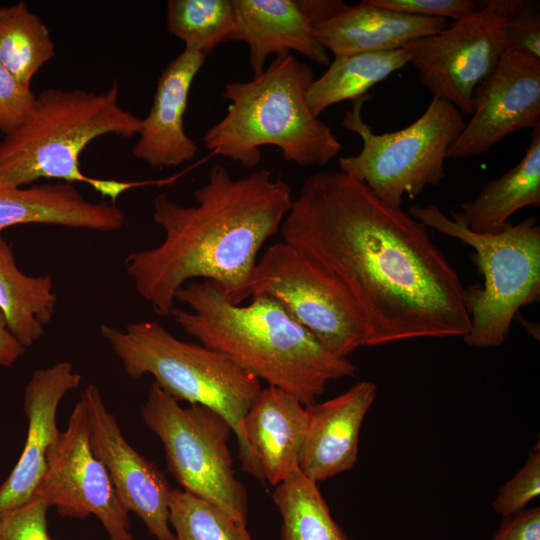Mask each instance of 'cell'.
I'll use <instances>...</instances> for the list:
<instances>
[{"mask_svg":"<svg viewBox=\"0 0 540 540\" xmlns=\"http://www.w3.org/2000/svg\"><path fill=\"white\" fill-rule=\"evenodd\" d=\"M491 540H540V509H523L503 517Z\"/></svg>","mask_w":540,"mask_h":540,"instance_id":"836d02e7","label":"cell"},{"mask_svg":"<svg viewBox=\"0 0 540 540\" xmlns=\"http://www.w3.org/2000/svg\"><path fill=\"white\" fill-rule=\"evenodd\" d=\"M506 49L540 60L539 2L528 1L505 27Z\"/></svg>","mask_w":540,"mask_h":540,"instance_id":"d6a6232c","label":"cell"},{"mask_svg":"<svg viewBox=\"0 0 540 540\" xmlns=\"http://www.w3.org/2000/svg\"><path fill=\"white\" fill-rule=\"evenodd\" d=\"M314 79L313 69L291 53L276 56L250 81L226 83L221 95L230 102L227 113L205 133L204 145L245 168L260 163L267 145L298 166H325L343 145L310 110L307 92Z\"/></svg>","mask_w":540,"mask_h":540,"instance_id":"277c9868","label":"cell"},{"mask_svg":"<svg viewBox=\"0 0 540 540\" xmlns=\"http://www.w3.org/2000/svg\"><path fill=\"white\" fill-rule=\"evenodd\" d=\"M376 7L412 16L452 19L463 18L480 6L474 0H368Z\"/></svg>","mask_w":540,"mask_h":540,"instance_id":"1f68e13d","label":"cell"},{"mask_svg":"<svg viewBox=\"0 0 540 540\" xmlns=\"http://www.w3.org/2000/svg\"><path fill=\"white\" fill-rule=\"evenodd\" d=\"M140 118L119 103V86L100 93L83 89H45L26 121L0 141V187H22L33 181L57 179L91 186L111 202L145 184L98 179L80 169V155L99 136L138 135Z\"/></svg>","mask_w":540,"mask_h":540,"instance_id":"5b68a950","label":"cell"},{"mask_svg":"<svg viewBox=\"0 0 540 540\" xmlns=\"http://www.w3.org/2000/svg\"><path fill=\"white\" fill-rule=\"evenodd\" d=\"M376 395L374 382L361 381L334 398L306 406L308 425L298 463L305 477L318 484L354 467L361 427Z\"/></svg>","mask_w":540,"mask_h":540,"instance_id":"2e32d148","label":"cell"},{"mask_svg":"<svg viewBox=\"0 0 540 540\" xmlns=\"http://www.w3.org/2000/svg\"><path fill=\"white\" fill-rule=\"evenodd\" d=\"M166 25L185 48L206 55L222 43L237 41L234 0H169Z\"/></svg>","mask_w":540,"mask_h":540,"instance_id":"4316f807","label":"cell"},{"mask_svg":"<svg viewBox=\"0 0 540 540\" xmlns=\"http://www.w3.org/2000/svg\"><path fill=\"white\" fill-rule=\"evenodd\" d=\"M447 26L443 18L398 13L376 7L368 0L355 5L339 0L331 14L314 25V30L318 41L338 58L403 48Z\"/></svg>","mask_w":540,"mask_h":540,"instance_id":"ac0fdd59","label":"cell"},{"mask_svg":"<svg viewBox=\"0 0 540 540\" xmlns=\"http://www.w3.org/2000/svg\"><path fill=\"white\" fill-rule=\"evenodd\" d=\"M194 199L196 205L183 206L158 194L153 219L164 239L125 260L137 293L163 317L174 309L177 291L196 279L211 281L232 304L250 298L259 251L280 231L293 202L281 175L262 169L234 178L222 165L211 167Z\"/></svg>","mask_w":540,"mask_h":540,"instance_id":"7a4b0ae2","label":"cell"},{"mask_svg":"<svg viewBox=\"0 0 540 540\" xmlns=\"http://www.w3.org/2000/svg\"><path fill=\"white\" fill-rule=\"evenodd\" d=\"M124 223L125 213L114 202H91L71 183L0 187V234L21 224L114 232Z\"/></svg>","mask_w":540,"mask_h":540,"instance_id":"44dd1931","label":"cell"},{"mask_svg":"<svg viewBox=\"0 0 540 540\" xmlns=\"http://www.w3.org/2000/svg\"><path fill=\"white\" fill-rule=\"evenodd\" d=\"M37 96L0 63V131L9 135L32 113Z\"/></svg>","mask_w":540,"mask_h":540,"instance_id":"4dcf8cb0","label":"cell"},{"mask_svg":"<svg viewBox=\"0 0 540 540\" xmlns=\"http://www.w3.org/2000/svg\"><path fill=\"white\" fill-rule=\"evenodd\" d=\"M49 508L44 500L33 497L19 507L0 512V540H51Z\"/></svg>","mask_w":540,"mask_h":540,"instance_id":"f546056e","label":"cell"},{"mask_svg":"<svg viewBox=\"0 0 540 540\" xmlns=\"http://www.w3.org/2000/svg\"><path fill=\"white\" fill-rule=\"evenodd\" d=\"M55 56V45L42 19L29 6L18 3L0 7V63L22 84Z\"/></svg>","mask_w":540,"mask_h":540,"instance_id":"484cf974","label":"cell"},{"mask_svg":"<svg viewBox=\"0 0 540 540\" xmlns=\"http://www.w3.org/2000/svg\"><path fill=\"white\" fill-rule=\"evenodd\" d=\"M80 399L87 411L91 449L107 469L122 505L156 540H176L169 524L172 487L165 474L127 442L95 384H88Z\"/></svg>","mask_w":540,"mask_h":540,"instance_id":"5bb4252c","label":"cell"},{"mask_svg":"<svg viewBox=\"0 0 540 540\" xmlns=\"http://www.w3.org/2000/svg\"><path fill=\"white\" fill-rule=\"evenodd\" d=\"M101 334L129 377L151 375L176 401L223 416L236 437L242 470L265 483L244 433L245 415L262 389L260 380L224 354L180 340L155 321L130 323L124 330L102 325Z\"/></svg>","mask_w":540,"mask_h":540,"instance_id":"8992f818","label":"cell"},{"mask_svg":"<svg viewBox=\"0 0 540 540\" xmlns=\"http://www.w3.org/2000/svg\"><path fill=\"white\" fill-rule=\"evenodd\" d=\"M169 524L176 540H252L247 526L179 488L170 492Z\"/></svg>","mask_w":540,"mask_h":540,"instance_id":"83f0119b","label":"cell"},{"mask_svg":"<svg viewBox=\"0 0 540 540\" xmlns=\"http://www.w3.org/2000/svg\"><path fill=\"white\" fill-rule=\"evenodd\" d=\"M56 303L52 277L24 274L16 265L11 246L0 234V311L24 348L44 334Z\"/></svg>","mask_w":540,"mask_h":540,"instance_id":"603a6c76","label":"cell"},{"mask_svg":"<svg viewBox=\"0 0 540 540\" xmlns=\"http://www.w3.org/2000/svg\"><path fill=\"white\" fill-rule=\"evenodd\" d=\"M539 495L540 448L537 444L522 468L498 490L492 507L497 514L507 517L523 510Z\"/></svg>","mask_w":540,"mask_h":540,"instance_id":"f1b7e54d","label":"cell"},{"mask_svg":"<svg viewBox=\"0 0 540 540\" xmlns=\"http://www.w3.org/2000/svg\"><path fill=\"white\" fill-rule=\"evenodd\" d=\"M308 425L306 406L273 386L262 388L244 418L246 441L265 482L273 486L298 469Z\"/></svg>","mask_w":540,"mask_h":540,"instance_id":"ffe728a7","label":"cell"},{"mask_svg":"<svg viewBox=\"0 0 540 540\" xmlns=\"http://www.w3.org/2000/svg\"><path fill=\"white\" fill-rule=\"evenodd\" d=\"M427 228L458 239L474 250L473 262L484 278L482 285L464 290L470 329L463 336L474 348L503 344L519 309L539 301L540 226L535 216L497 233L470 230L458 212L448 217L438 205L411 207L408 212Z\"/></svg>","mask_w":540,"mask_h":540,"instance_id":"52a82bcc","label":"cell"},{"mask_svg":"<svg viewBox=\"0 0 540 540\" xmlns=\"http://www.w3.org/2000/svg\"><path fill=\"white\" fill-rule=\"evenodd\" d=\"M280 231L353 305L365 346L468 333L465 288L427 227L342 171L308 176Z\"/></svg>","mask_w":540,"mask_h":540,"instance_id":"6da1fadb","label":"cell"},{"mask_svg":"<svg viewBox=\"0 0 540 540\" xmlns=\"http://www.w3.org/2000/svg\"><path fill=\"white\" fill-rule=\"evenodd\" d=\"M145 425L161 441L169 472L182 490L247 526L249 500L236 477L229 439L233 429L216 411L198 404L182 407L155 382L141 407Z\"/></svg>","mask_w":540,"mask_h":540,"instance_id":"9c48e42d","label":"cell"},{"mask_svg":"<svg viewBox=\"0 0 540 540\" xmlns=\"http://www.w3.org/2000/svg\"><path fill=\"white\" fill-rule=\"evenodd\" d=\"M367 94L352 103L341 125L358 135L362 149L338 159L340 171L364 183L385 203L401 207L404 195L419 196L445 177L447 152L465 121L452 104L432 98L425 112L407 127L375 133L362 117Z\"/></svg>","mask_w":540,"mask_h":540,"instance_id":"ba28073f","label":"cell"},{"mask_svg":"<svg viewBox=\"0 0 540 540\" xmlns=\"http://www.w3.org/2000/svg\"><path fill=\"white\" fill-rule=\"evenodd\" d=\"M80 383L81 375L67 361L32 373L24 392L27 436L18 461L0 485V512L33 498L46 470L48 452L61 432L56 421L59 404Z\"/></svg>","mask_w":540,"mask_h":540,"instance_id":"9a60e30c","label":"cell"},{"mask_svg":"<svg viewBox=\"0 0 540 540\" xmlns=\"http://www.w3.org/2000/svg\"><path fill=\"white\" fill-rule=\"evenodd\" d=\"M24 350L25 348L10 332L5 317L0 311V366L12 367Z\"/></svg>","mask_w":540,"mask_h":540,"instance_id":"e575fe53","label":"cell"},{"mask_svg":"<svg viewBox=\"0 0 540 540\" xmlns=\"http://www.w3.org/2000/svg\"><path fill=\"white\" fill-rule=\"evenodd\" d=\"M405 48L357 53L334 58L326 71L311 83L307 101L316 117L337 103L367 95L378 83L409 64Z\"/></svg>","mask_w":540,"mask_h":540,"instance_id":"cb8c5ba5","label":"cell"},{"mask_svg":"<svg viewBox=\"0 0 540 540\" xmlns=\"http://www.w3.org/2000/svg\"><path fill=\"white\" fill-rule=\"evenodd\" d=\"M540 125V60L506 49L492 73L474 91L470 119L447 158L488 152L505 137Z\"/></svg>","mask_w":540,"mask_h":540,"instance_id":"4fadbf2b","label":"cell"},{"mask_svg":"<svg viewBox=\"0 0 540 540\" xmlns=\"http://www.w3.org/2000/svg\"><path fill=\"white\" fill-rule=\"evenodd\" d=\"M175 301L188 307L175 306L170 314L187 335L305 406L314 404L331 381L358 371L269 296L254 295L249 304L235 305L211 281L195 280L177 291Z\"/></svg>","mask_w":540,"mask_h":540,"instance_id":"3957f363","label":"cell"},{"mask_svg":"<svg viewBox=\"0 0 540 540\" xmlns=\"http://www.w3.org/2000/svg\"><path fill=\"white\" fill-rule=\"evenodd\" d=\"M527 0H485L473 13L439 33L409 42V64L432 95L463 115L474 109V91L495 69L506 50L505 27Z\"/></svg>","mask_w":540,"mask_h":540,"instance_id":"30bf717a","label":"cell"},{"mask_svg":"<svg viewBox=\"0 0 540 540\" xmlns=\"http://www.w3.org/2000/svg\"><path fill=\"white\" fill-rule=\"evenodd\" d=\"M234 6L237 41L248 45L254 77L265 70L272 54L298 52L317 64L330 63L304 0H234Z\"/></svg>","mask_w":540,"mask_h":540,"instance_id":"d6986e66","label":"cell"},{"mask_svg":"<svg viewBox=\"0 0 540 540\" xmlns=\"http://www.w3.org/2000/svg\"><path fill=\"white\" fill-rule=\"evenodd\" d=\"M33 497L55 507L62 517L95 516L110 540H135L129 512L122 505L109 473L94 455L89 441V421L80 399L67 427L49 450L43 478Z\"/></svg>","mask_w":540,"mask_h":540,"instance_id":"7c38bea8","label":"cell"},{"mask_svg":"<svg viewBox=\"0 0 540 540\" xmlns=\"http://www.w3.org/2000/svg\"><path fill=\"white\" fill-rule=\"evenodd\" d=\"M207 55L185 48L161 73L149 113L140 119L135 158L153 168L179 166L196 155L198 145L186 134L184 115L194 78Z\"/></svg>","mask_w":540,"mask_h":540,"instance_id":"e0dca14e","label":"cell"},{"mask_svg":"<svg viewBox=\"0 0 540 540\" xmlns=\"http://www.w3.org/2000/svg\"><path fill=\"white\" fill-rule=\"evenodd\" d=\"M540 205V125L532 129L521 161L495 180L488 181L471 201L462 203L460 217L478 233H497L518 210Z\"/></svg>","mask_w":540,"mask_h":540,"instance_id":"7402d4cb","label":"cell"},{"mask_svg":"<svg viewBox=\"0 0 540 540\" xmlns=\"http://www.w3.org/2000/svg\"><path fill=\"white\" fill-rule=\"evenodd\" d=\"M250 292L251 296L277 300L337 356L347 357L365 346V326L350 301L301 252L284 241L271 245L257 261Z\"/></svg>","mask_w":540,"mask_h":540,"instance_id":"8fae6325","label":"cell"},{"mask_svg":"<svg viewBox=\"0 0 540 540\" xmlns=\"http://www.w3.org/2000/svg\"><path fill=\"white\" fill-rule=\"evenodd\" d=\"M282 525L279 540H350L331 515L318 484L298 469L271 494Z\"/></svg>","mask_w":540,"mask_h":540,"instance_id":"d4e9b609","label":"cell"}]
</instances>
